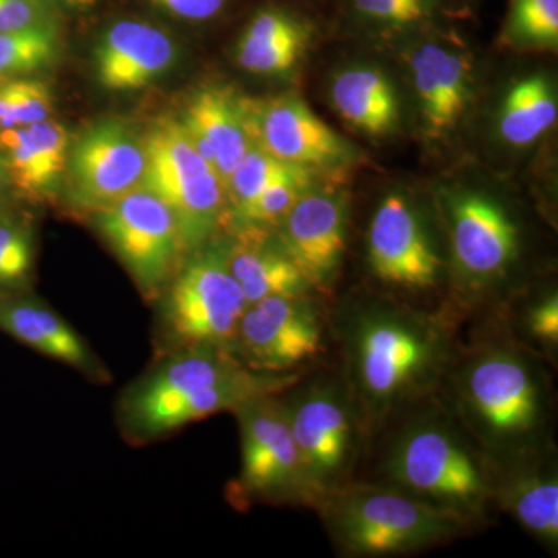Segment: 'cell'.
I'll use <instances>...</instances> for the list:
<instances>
[{"label": "cell", "instance_id": "cell-15", "mask_svg": "<svg viewBox=\"0 0 558 558\" xmlns=\"http://www.w3.org/2000/svg\"><path fill=\"white\" fill-rule=\"evenodd\" d=\"M347 202L329 191H304L278 223L279 244L311 286L328 284L347 244Z\"/></svg>", "mask_w": 558, "mask_h": 558}, {"label": "cell", "instance_id": "cell-5", "mask_svg": "<svg viewBox=\"0 0 558 558\" xmlns=\"http://www.w3.org/2000/svg\"><path fill=\"white\" fill-rule=\"evenodd\" d=\"M459 402L484 440L515 449L537 435L545 399L537 371L509 348H492L465 363L458 376Z\"/></svg>", "mask_w": 558, "mask_h": 558}, {"label": "cell", "instance_id": "cell-4", "mask_svg": "<svg viewBox=\"0 0 558 558\" xmlns=\"http://www.w3.org/2000/svg\"><path fill=\"white\" fill-rule=\"evenodd\" d=\"M385 472L391 486L464 517L478 515L494 495L478 457L440 422H418L403 432L389 451Z\"/></svg>", "mask_w": 558, "mask_h": 558}, {"label": "cell", "instance_id": "cell-10", "mask_svg": "<svg viewBox=\"0 0 558 558\" xmlns=\"http://www.w3.org/2000/svg\"><path fill=\"white\" fill-rule=\"evenodd\" d=\"M145 168L143 138L124 121H98L70 146V202L94 215L142 186Z\"/></svg>", "mask_w": 558, "mask_h": 558}, {"label": "cell", "instance_id": "cell-36", "mask_svg": "<svg viewBox=\"0 0 558 558\" xmlns=\"http://www.w3.org/2000/svg\"><path fill=\"white\" fill-rule=\"evenodd\" d=\"M527 329L535 339L545 343L558 341V300L557 295L539 301L527 314Z\"/></svg>", "mask_w": 558, "mask_h": 558}, {"label": "cell", "instance_id": "cell-1", "mask_svg": "<svg viewBox=\"0 0 558 558\" xmlns=\"http://www.w3.org/2000/svg\"><path fill=\"white\" fill-rule=\"evenodd\" d=\"M340 329L349 387L376 421L427 389L449 360L442 326L405 307L371 304L344 315Z\"/></svg>", "mask_w": 558, "mask_h": 558}, {"label": "cell", "instance_id": "cell-35", "mask_svg": "<svg viewBox=\"0 0 558 558\" xmlns=\"http://www.w3.org/2000/svg\"><path fill=\"white\" fill-rule=\"evenodd\" d=\"M154 5L182 21L215 20L229 5L230 0H150Z\"/></svg>", "mask_w": 558, "mask_h": 558}, {"label": "cell", "instance_id": "cell-34", "mask_svg": "<svg viewBox=\"0 0 558 558\" xmlns=\"http://www.w3.org/2000/svg\"><path fill=\"white\" fill-rule=\"evenodd\" d=\"M53 24V0H0V32Z\"/></svg>", "mask_w": 558, "mask_h": 558}, {"label": "cell", "instance_id": "cell-27", "mask_svg": "<svg viewBox=\"0 0 558 558\" xmlns=\"http://www.w3.org/2000/svg\"><path fill=\"white\" fill-rule=\"evenodd\" d=\"M60 50L58 24L0 32V78L31 75L50 68Z\"/></svg>", "mask_w": 558, "mask_h": 558}, {"label": "cell", "instance_id": "cell-3", "mask_svg": "<svg viewBox=\"0 0 558 558\" xmlns=\"http://www.w3.org/2000/svg\"><path fill=\"white\" fill-rule=\"evenodd\" d=\"M157 343L165 355L189 348L231 352L248 303L227 267L223 250L197 248L157 296Z\"/></svg>", "mask_w": 558, "mask_h": 558}, {"label": "cell", "instance_id": "cell-14", "mask_svg": "<svg viewBox=\"0 0 558 558\" xmlns=\"http://www.w3.org/2000/svg\"><path fill=\"white\" fill-rule=\"evenodd\" d=\"M241 105L252 142L279 160L310 168L336 163L348 156L343 138L300 98L284 95Z\"/></svg>", "mask_w": 558, "mask_h": 558}, {"label": "cell", "instance_id": "cell-29", "mask_svg": "<svg viewBox=\"0 0 558 558\" xmlns=\"http://www.w3.org/2000/svg\"><path fill=\"white\" fill-rule=\"evenodd\" d=\"M310 183L307 168L275 180L258 196L253 197L247 204L231 211V218L241 229H258L278 226L290 208L303 196Z\"/></svg>", "mask_w": 558, "mask_h": 558}, {"label": "cell", "instance_id": "cell-30", "mask_svg": "<svg viewBox=\"0 0 558 558\" xmlns=\"http://www.w3.org/2000/svg\"><path fill=\"white\" fill-rule=\"evenodd\" d=\"M301 168L306 167L279 160L252 143L244 159L238 165L227 183L226 191L229 193L233 209L242 207L253 197L258 196L260 191L266 190L275 180L292 174Z\"/></svg>", "mask_w": 558, "mask_h": 558}, {"label": "cell", "instance_id": "cell-38", "mask_svg": "<svg viewBox=\"0 0 558 558\" xmlns=\"http://www.w3.org/2000/svg\"><path fill=\"white\" fill-rule=\"evenodd\" d=\"M0 168H5V161H3L2 154H0Z\"/></svg>", "mask_w": 558, "mask_h": 558}, {"label": "cell", "instance_id": "cell-18", "mask_svg": "<svg viewBox=\"0 0 558 558\" xmlns=\"http://www.w3.org/2000/svg\"><path fill=\"white\" fill-rule=\"evenodd\" d=\"M0 330L33 351L78 371L87 379L100 384L110 380L108 368L87 341L31 290L0 293Z\"/></svg>", "mask_w": 558, "mask_h": 558}, {"label": "cell", "instance_id": "cell-2", "mask_svg": "<svg viewBox=\"0 0 558 558\" xmlns=\"http://www.w3.org/2000/svg\"><path fill=\"white\" fill-rule=\"evenodd\" d=\"M317 506L340 548L363 557L427 548L457 535L468 520L391 484L340 486Z\"/></svg>", "mask_w": 558, "mask_h": 558}, {"label": "cell", "instance_id": "cell-6", "mask_svg": "<svg viewBox=\"0 0 558 558\" xmlns=\"http://www.w3.org/2000/svg\"><path fill=\"white\" fill-rule=\"evenodd\" d=\"M143 186L160 197L178 219L189 252L201 248L222 222L226 189L201 156L182 121L160 117L143 135Z\"/></svg>", "mask_w": 558, "mask_h": 558}, {"label": "cell", "instance_id": "cell-13", "mask_svg": "<svg viewBox=\"0 0 558 558\" xmlns=\"http://www.w3.org/2000/svg\"><path fill=\"white\" fill-rule=\"evenodd\" d=\"M368 259L381 281L410 289L433 288L442 267L421 216L400 194H389L374 213Z\"/></svg>", "mask_w": 558, "mask_h": 558}, {"label": "cell", "instance_id": "cell-11", "mask_svg": "<svg viewBox=\"0 0 558 558\" xmlns=\"http://www.w3.org/2000/svg\"><path fill=\"white\" fill-rule=\"evenodd\" d=\"M323 325L306 296H270L248 304L231 354L258 373L284 374L322 351Z\"/></svg>", "mask_w": 558, "mask_h": 558}, {"label": "cell", "instance_id": "cell-22", "mask_svg": "<svg viewBox=\"0 0 558 558\" xmlns=\"http://www.w3.org/2000/svg\"><path fill=\"white\" fill-rule=\"evenodd\" d=\"M311 38L312 24L304 14L267 3L245 25L238 43V62L258 75L289 72L303 57Z\"/></svg>", "mask_w": 558, "mask_h": 558}, {"label": "cell", "instance_id": "cell-9", "mask_svg": "<svg viewBox=\"0 0 558 558\" xmlns=\"http://www.w3.org/2000/svg\"><path fill=\"white\" fill-rule=\"evenodd\" d=\"M284 405L304 468L323 498L341 486L354 462V407L347 392L329 380L312 381Z\"/></svg>", "mask_w": 558, "mask_h": 558}, {"label": "cell", "instance_id": "cell-21", "mask_svg": "<svg viewBox=\"0 0 558 558\" xmlns=\"http://www.w3.org/2000/svg\"><path fill=\"white\" fill-rule=\"evenodd\" d=\"M410 70L428 131L439 135L457 126L470 97L464 58L438 43H424L411 51Z\"/></svg>", "mask_w": 558, "mask_h": 558}, {"label": "cell", "instance_id": "cell-17", "mask_svg": "<svg viewBox=\"0 0 558 558\" xmlns=\"http://www.w3.org/2000/svg\"><path fill=\"white\" fill-rule=\"evenodd\" d=\"M178 47L167 32L143 21L113 22L95 47L98 83L110 92L145 89L170 72Z\"/></svg>", "mask_w": 558, "mask_h": 558}, {"label": "cell", "instance_id": "cell-26", "mask_svg": "<svg viewBox=\"0 0 558 558\" xmlns=\"http://www.w3.org/2000/svg\"><path fill=\"white\" fill-rule=\"evenodd\" d=\"M557 102L548 81L531 76L510 89L499 116V132L513 146H527L556 124Z\"/></svg>", "mask_w": 558, "mask_h": 558}, {"label": "cell", "instance_id": "cell-8", "mask_svg": "<svg viewBox=\"0 0 558 558\" xmlns=\"http://www.w3.org/2000/svg\"><path fill=\"white\" fill-rule=\"evenodd\" d=\"M94 218L140 292L156 300L190 253L171 208L142 185Z\"/></svg>", "mask_w": 558, "mask_h": 558}, {"label": "cell", "instance_id": "cell-37", "mask_svg": "<svg viewBox=\"0 0 558 558\" xmlns=\"http://www.w3.org/2000/svg\"><path fill=\"white\" fill-rule=\"evenodd\" d=\"M58 2L72 7V9H90L98 0H58Z\"/></svg>", "mask_w": 558, "mask_h": 558}, {"label": "cell", "instance_id": "cell-16", "mask_svg": "<svg viewBox=\"0 0 558 558\" xmlns=\"http://www.w3.org/2000/svg\"><path fill=\"white\" fill-rule=\"evenodd\" d=\"M449 218L454 263L464 277L488 281L515 259L519 231L497 202L481 194H459L450 202Z\"/></svg>", "mask_w": 558, "mask_h": 558}, {"label": "cell", "instance_id": "cell-31", "mask_svg": "<svg viewBox=\"0 0 558 558\" xmlns=\"http://www.w3.org/2000/svg\"><path fill=\"white\" fill-rule=\"evenodd\" d=\"M352 16L384 27L409 28L432 20L436 0H347Z\"/></svg>", "mask_w": 558, "mask_h": 558}, {"label": "cell", "instance_id": "cell-25", "mask_svg": "<svg viewBox=\"0 0 558 558\" xmlns=\"http://www.w3.org/2000/svg\"><path fill=\"white\" fill-rule=\"evenodd\" d=\"M506 510L531 534L558 543V480L553 470H524L498 488Z\"/></svg>", "mask_w": 558, "mask_h": 558}, {"label": "cell", "instance_id": "cell-20", "mask_svg": "<svg viewBox=\"0 0 558 558\" xmlns=\"http://www.w3.org/2000/svg\"><path fill=\"white\" fill-rule=\"evenodd\" d=\"M180 121L201 156L215 168L223 189H227L231 174L253 143L241 101L229 90L205 87L186 102Z\"/></svg>", "mask_w": 558, "mask_h": 558}, {"label": "cell", "instance_id": "cell-33", "mask_svg": "<svg viewBox=\"0 0 558 558\" xmlns=\"http://www.w3.org/2000/svg\"><path fill=\"white\" fill-rule=\"evenodd\" d=\"M9 83L10 106L0 130L28 126L50 119L53 110V94L49 84L40 80H11Z\"/></svg>", "mask_w": 558, "mask_h": 558}, {"label": "cell", "instance_id": "cell-32", "mask_svg": "<svg viewBox=\"0 0 558 558\" xmlns=\"http://www.w3.org/2000/svg\"><path fill=\"white\" fill-rule=\"evenodd\" d=\"M509 32L524 43L557 44L558 0H510Z\"/></svg>", "mask_w": 558, "mask_h": 558}, {"label": "cell", "instance_id": "cell-24", "mask_svg": "<svg viewBox=\"0 0 558 558\" xmlns=\"http://www.w3.org/2000/svg\"><path fill=\"white\" fill-rule=\"evenodd\" d=\"M330 94L340 116L359 130L380 135L398 124V95L380 70H344L333 80Z\"/></svg>", "mask_w": 558, "mask_h": 558}, {"label": "cell", "instance_id": "cell-19", "mask_svg": "<svg viewBox=\"0 0 558 558\" xmlns=\"http://www.w3.org/2000/svg\"><path fill=\"white\" fill-rule=\"evenodd\" d=\"M69 132L53 119L0 130V154L10 183L22 196L44 201L60 186L68 170Z\"/></svg>", "mask_w": 558, "mask_h": 558}, {"label": "cell", "instance_id": "cell-23", "mask_svg": "<svg viewBox=\"0 0 558 558\" xmlns=\"http://www.w3.org/2000/svg\"><path fill=\"white\" fill-rule=\"evenodd\" d=\"M236 244L223 250L227 267L248 304L270 296H306L311 284L288 253L264 241L258 229H241Z\"/></svg>", "mask_w": 558, "mask_h": 558}, {"label": "cell", "instance_id": "cell-7", "mask_svg": "<svg viewBox=\"0 0 558 558\" xmlns=\"http://www.w3.org/2000/svg\"><path fill=\"white\" fill-rule=\"evenodd\" d=\"M240 422V501L318 505L322 495L311 483L290 429L284 400L259 396L234 411Z\"/></svg>", "mask_w": 558, "mask_h": 558}, {"label": "cell", "instance_id": "cell-12", "mask_svg": "<svg viewBox=\"0 0 558 558\" xmlns=\"http://www.w3.org/2000/svg\"><path fill=\"white\" fill-rule=\"evenodd\" d=\"M244 369L247 366L227 349L202 347L170 352L120 400L119 416L124 436L130 440L154 414L194 392L233 379Z\"/></svg>", "mask_w": 558, "mask_h": 558}, {"label": "cell", "instance_id": "cell-28", "mask_svg": "<svg viewBox=\"0 0 558 558\" xmlns=\"http://www.w3.org/2000/svg\"><path fill=\"white\" fill-rule=\"evenodd\" d=\"M35 267L32 227L11 211L0 216V293L31 290Z\"/></svg>", "mask_w": 558, "mask_h": 558}]
</instances>
